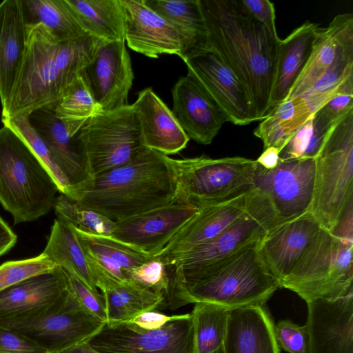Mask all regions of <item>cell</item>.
I'll list each match as a JSON object with an SVG mask.
<instances>
[{
  "label": "cell",
  "instance_id": "cell-1",
  "mask_svg": "<svg viewBox=\"0 0 353 353\" xmlns=\"http://www.w3.org/2000/svg\"><path fill=\"white\" fill-rule=\"evenodd\" d=\"M210 48L245 87L256 121L271 110L281 39L252 17L241 0H201Z\"/></svg>",
  "mask_w": 353,
  "mask_h": 353
},
{
  "label": "cell",
  "instance_id": "cell-2",
  "mask_svg": "<svg viewBox=\"0 0 353 353\" xmlns=\"http://www.w3.org/2000/svg\"><path fill=\"white\" fill-rule=\"evenodd\" d=\"M259 241L208 265L179 267L172 264L170 286L159 310H174L199 302L231 310L265 305L279 285L259 254Z\"/></svg>",
  "mask_w": 353,
  "mask_h": 353
},
{
  "label": "cell",
  "instance_id": "cell-3",
  "mask_svg": "<svg viewBox=\"0 0 353 353\" xmlns=\"http://www.w3.org/2000/svg\"><path fill=\"white\" fill-rule=\"evenodd\" d=\"M26 48L7 112L28 115L55 105L93 57L100 40L87 35L61 41L41 23H27Z\"/></svg>",
  "mask_w": 353,
  "mask_h": 353
},
{
  "label": "cell",
  "instance_id": "cell-4",
  "mask_svg": "<svg viewBox=\"0 0 353 353\" xmlns=\"http://www.w3.org/2000/svg\"><path fill=\"white\" fill-rule=\"evenodd\" d=\"M175 192L165 155L144 148L128 163L91 178L73 201L117 222L173 201Z\"/></svg>",
  "mask_w": 353,
  "mask_h": 353
},
{
  "label": "cell",
  "instance_id": "cell-5",
  "mask_svg": "<svg viewBox=\"0 0 353 353\" xmlns=\"http://www.w3.org/2000/svg\"><path fill=\"white\" fill-rule=\"evenodd\" d=\"M59 188L25 141L6 125L0 128V203L14 224L34 221L53 208Z\"/></svg>",
  "mask_w": 353,
  "mask_h": 353
},
{
  "label": "cell",
  "instance_id": "cell-6",
  "mask_svg": "<svg viewBox=\"0 0 353 353\" xmlns=\"http://www.w3.org/2000/svg\"><path fill=\"white\" fill-rule=\"evenodd\" d=\"M314 162L309 212L323 228L331 231L353 208V110L328 130Z\"/></svg>",
  "mask_w": 353,
  "mask_h": 353
},
{
  "label": "cell",
  "instance_id": "cell-7",
  "mask_svg": "<svg viewBox=\"0 0 353 353\" xmlns=\"http://www.w3.org/2000/svg\"><path fill=\"white\" fill-rule=\"evenodd\" d=\"M353 241L322 228L292 274L281 284L306 303L353 294Z\"/></svg>",
  "mask_w": 353,
  "mask_h": 353
},
{
  "label": "cell",
  "instance_id": "cell-8",
  "mask_svg": "<svg viewBox=\"0 0 353 353\" xmlns=\"http://www.w3.org/2000/svg\"><path fill=\"white\" fill-rule=\"evenodd\" d=\"M175 183V199L196 207L221 201L249 190L256 160L241 157L175 159L165 156Z\"/></svg>",
  "mask_w": 353,
  "mask_h": 353
},
{
  "label": "cell",
  "instance_id": "cell-9",
  "mask_svg": "<svg viewBox=\"0 0 353 353\" xmlns=\"http://www.w3.org/2000/svg\"><path fill=\"white\" fill-rule=\"evenodd\" d=\"M76 137L91 178L128 163L145 148L133 104L97 113Z\"/></svg>",
  "mask_w": 353,
  "mask_h": 353
},
{
  "label": "cell",
  "instance_id": "cell-10",
  "mask_svg": "<svg viewBox=\"0 0 353 353\" xmlns=\"http://www.w3.org/2000/svg\"><path fill=\"white\" fill-rule=\"evenodd\" d=\"M314 176V159L280 160L272 170L258 163L254 183L249 190L274 228L309 212Z\"/></svg>",
  "mask_w": 353,
  "mask_h": 353
},
{
  "label": "cell",
  "instance_id": "cell-11",
  "mask_svg": "<svg viewBox=\"0 0 353 353\" xmlns=\"http://www.w3.org/2000/svg\"><path fill=\"white\" fill-rule=\"evenodd\" d=\"M88 343L101 353H195L191 313L155 330L130 322L105 323Z\"/></svg>",
  "mask_w": 353,
  "mask_h": 353
},
{
  "label": "cell",
  "instance_id": "cell-12",
  "mask_svg": "<svg viewBox=\"0 0 353 353\" xmlns=\"http://www.w3.org/2000/svg\"><path fill=\"white\" fill-rule=\"evenodd\" d=\"M105 323L84 310L68 289L41 316L27 321L0 325L21 333L47 353H56L88 341Z\"/></svg>",
  "mask_w": 353,
  "mask_h": 353
},
{
  "label": "cell",
  "instance_id": "cell-13",
  "mask_svg": "<svg viewBox=\"0 0 353 353\" xmlns=\"http://www.w3.org/2000/svg\"><path fill=\"white\" fill-rule=\"evenodd\" d=\"M183 60L188 72L210 95L229 122L245 125L256 121L245 87L211 48L189 54Z\"/></svg>",
  "mask_w": 353,
  "mask_h": 353
},
{
  "label": "cell",
  "instance_id": "cell-14",
  "mask_svg": "<svg viewBox=\"0 0 353 353\" xmlns=\"http://www.w3.org/2000/svg\"><path fill=\"white\" fill-rule=\"evenodd\" d=\"M194 204L173 201L116 222L111 236L148 255L161 252L198 212Z\"/></svg>",
  "mask_w": 353,
  "mask_h": 353
},
{
  "label": "cell",
  "instance_id": "cell-15",
  "mask_svg": "<svg viewBox=\"0 0 353 353\" xmlns=\"http://www.w3.org/2000/svg\"><path fill=\"white\" fill-rule=\"evenodd\" d=\"M102 111L127 106L134 74L125 41H101L80 74Z\"/></svg>",
  "mask_w": 353,
  "mask_h": 353
},
{
  "label": "cell",
  "instance_id": "cell-16",
  "mask_svg": "<svg viewBox=\"0 0 353 353\" xmlns=\"http://www.w3.org/2000/svg\"><path fill=\"white\" fill-rule=\"evenodd\" d=\"M322 228L307 212L270 229L260 240L259 254L279 288L296 269Z\"/></svg>",
  "mask_w": 353,
  "mask_h": 353
},
{
  "label": "cell",
  "instance_id": "cell-17",
  "mask_svg": "<svg viewBox=\"0 0 353 353\" xmlns=\"http://www.w3.org/2000/svg\"><path fill=\"white\" fill-rule=\"evenodd\" d=\"M67 291V274L60 267L14 285L0 292V324L37 318Z\"/></svg>",
  "mask_w": 353,
  "mask_h": 353
},
{
  "label": "cell",
  "instance_id": "cell-18",
  "mask_svg": "<svg viewBox=\"0 0 353 353\" xmlns=\"http://www.w3.org/2000/svg\"><path fill=\"white\" fill-rule=\"evenodd\" d=\"M246 192L197 207L198 212L161 252L152 256L171 264L181 255L216 236L246 212Z\"/></svg>",
  "mask_w": 353,
  "mask_h": 353
},
{
  "label": "cell",
  "instance_id": "cell-19",
  "mask_svg": "<svg viewBox=\"0 0 353 353\" xmlns=\"http://www.w3.org/2000/svg\"><path fill=\"white\" fill-rule=\"evenodd\" d=\"M125 16V42L132 50L150 58L174 54L183 59L188 47L184 37L143 0H121Z\"/></svg>",
  "mask_w": 353,
  "mask_h": 353
},
{
  "label": "cell",
  "instance_id": "cell-20",
  "mask_svg": "<svg viewBox=\"0 0 353 353\" xmlns=\"http://www.w3.org/2000/svg\"><path fill=\"white\" fill-rule=\"evenodd\" d=\"M172 113L189 139L208 145L228 119L201 85L190 73L172 90Z\"/></svg>",
  "mask_w": 353,
  "mask_h": 353
},
{
  "label": "cell",
  "instance_id": "cell-21",
  "mask_svg": "<svg viewBox=\"0 0 353 353\" xmlns=\"http://www.w3.org/2000/svg\"><path fill=\"white\" fill-rule=\"evenodd\" d=\"M307 305L308 353H353V294Z\"/></svg>",
  "mask_w": 353,
  "mask_h": 353
},
{
  "label": "cell",
  "instance_id": "cell-22",
  "mask_svg": "<svg viewBox=\"0 0 353 353\" xmlns=\"http://www.w3.org/2000/svg\"><path fill=\"white\" fill-rule=\"evenodd\" d=\"M353 59V14H337L322 30L310 57L285 100L305 93L338 63Z\"/></svg>",
  "mask_w": 353,
  "mask_h": 353
},
{
  "label": "cell",
  "instance_id": "cell-23",
  "mask_svg": "<svg viewBox=\"0 0 353 353\" xmlns=\"http://www.w3.org/2000/svg\"><path fill=\"white\" fill-rule=\"evenodd\" d=\"M27 23L22 0L0 3V101L4 114L23 60L27 38Z\"/></svg>",
  "mask_w": 353,
  "mask_h": 353
},
{
  "label": "cell",
  "instance_id": "cell-24",
  "mask_svg": "<svg viewBox=\"0 0 353 353\" xmlns=\"http://www.w3.org/2000/svg\"><path fill=\"white\" fill-rule=\"evenodd\" d=\"M55 105L37 109L28 120L46 143L57 165L65 174L74 190H78L91 179L82 160L76 135L72 137L54 112Z\"/></svg>",
  "mask_w": 353,
  "mask_h": 353
},
{
  "label": "cell",
  "instance_id": "cell-25",
  "mask_svg": "<svg viewBox=\"0 0 353 353\" xmlns=\"http://www.w3.org/2000/svg\"><path fill=\"white\" fill-rule=\"evenodd\" d=\"M142 143L145 148L168 156L183 150L190 139L164 102L148 88L133 103Z\"/></svg>",
  "mask_w": 353,
  "mask_h": 353
},
{
  "label": "cell",
  "instance_id": "cell-26",
  "mask_svg": "<svg viewBox=\"0 0 353 353\" xmlns=\"http://www.w3.org/2000/svg\"><path fill=\"white\" fill-rule=\"evenodd\" d=\"M266 232L264 218L247 203L246 212L233 223L212 239L185 253L171 264L194 267L214 263L260 241Z\"/></svg>",
  "mask_w": 353,
  "mask_h": 353
},
{
  "label": "cell",
  "instance_id": "cell-27",
  "mask_svg": "<svg viewBox=\"0 0 353 353\" xmlns=\"http://www.w3.org/2000/svg\"><path fill=\"white\" fill-rule=\"evenodd\" d=\"M274 326L265 305L231 310L224 353H280Z\"/></svg>",
  "mask_w": 353,
  "mask_h": 353
},
{
  "label": "cell",
  "instance_id": "cell-28",
  "mask_svg": "<svg viewBox=\"0 0 353 353\" xmlns=\"http://www.w3.org/2000/svg\"><path fill=\"white\" fill-rule=\"evenodd\" d=\"M95 276L96 287L103 296L106 323L130 322L138 315L159 310L164 297L132 280L119 281L90 265Z\"/></svg>",
  "mask_w": 353,
  "mask_h": 353
},
{
  "label": "cell",
  "instance_id": "cell-29",
  "mask_svg": "<svg viewBox=\"0 0 353 353\" xmlns=\"http://www.w3.org/2000/svg\"><path fill=\"white\" fill-rule=\"evenodd\" d=\"M321 30L319 24L306 21L281 40L271 95V109L288 97L305 68Z\"/></svg>",
  "mask_w": 353,
  "mask_h": 353
},
{
  "label": "cell",
  "instance_id": "cell-30",
  "mask_svg": "<svg viewBox=\"0 0 353 353\" xmlns=\"http://www.w3.org/2000/svg\"><path fill=\"white\" fill-rule=\"evenodd\" d=\"M69 225L75 233L89 263L115 280H130V271L152 258V256L111 236L97 235Z\"/></svg>",
  "mask_w": 353,
  "mask_h": 353
},
{
  "label": "cell",
  "instance_id": "cell-31",
  "mask_svg": "<svg viewBox=\"0 0 353 353\" xmlns=\"http://www.w3.org/2000/svg\"><path fill=\"white\" fill-rule=\"evenodd\" d=\"M185 39L189 54L210 48L201 0H143Z\"/></svg>",
  "mask_w": 353,
  "mask_h": 353
},
{
  "label": "cell",
  "instance_id": "cell-32",
  "mask_svg": "<svg viewBox=\"0 0 353 353\" xmlns=\"http://www.w3.org/2000/svg\"><path fill=\"white\" fill-rule=\"evenodd\" d=\"M84 32L107 41H125L121 0H65Z\"/></svg>",
  "mask_w": 353,
  "mask_h": 353
},
{
  "label": "cell",
  "instance_id": "cell-33",
  "mask_svg": "<svg viewBox=\"0 0 353 353\" xmlns=\"http://www.w3.org/2000/svg\"><path fill=\"white\" fill-rule=\"evenodd\" d=\"M313 115L306 100L297 96L276 105L261 120L253 134L264 149L275 147L280 152L294 134Z\"/></svg>",
  "mask_w": 353,
  "mask_h": 353
},
{
  "label": "cell",
  "instance_id": "cell-34",
  "mask_svg": "<svg viewBox=\"0 0 353 353\" xmlns=\"http://www.w3.org/2000/svg\"><path fill=\"white\" fill-rule=\"evenodd\" d=\"M57 267L74 275L98 292L95 276L88 259L72 228L56 219L43 252Z\"/></svg>",
  "mask_w": 353,
  "mask_h": 353
},
{
  "label": "cell",
  "instance_id": "cell-35",
  "mask_svg": "<svg viewBox=\"0 0 353 353\" xmlns=\"http://www.w3.org/2000/svg\"><path fill=\"white\" fill-rule=\"evenodd\" d=\"M27 23H41L59 41L83 37L84 32L65 0H22Z\"/></svg>",
  "mask_w": 353,
  "mask_h": 353
},
{
  "label": "cell",
  "instance_id": "cell-36",
  "mask_svg": "<svg viewBox=\"0 0 353 353\" xmlns=\"http://www.w3.org/2000/svg\"><path fill=\"white\" fill-rule=\"evenodd\" d=\"M230 311L212 303H194L191 314L195 353H212L223 346Z\"/></svg>",
  "mask_w": 353,
  "mask_h": 353
},
{
  "label": "cell",
  "instance_id": "cell-37",
  "mask_svg": "<svg viewBox=\"0 0 353 353\" xmlns=\"http://www.w3.org/2000/svg\"><path fill=\"white\" fill-rule=\"evenodd\" d=\"M102 111L79 74L55 104L54 112L74 137L97 113Z\"/></svg>",
  "mask_w": 353,
  "mask_h": 353
},
{
  "label": "cell",
  "instance_id": "cell-38",
  "mask_svg": "<svg viewBox=\"0 0 353 353\" xmlns=\"http://www.w3.org/2000/svg\"><path fill=\"white\" fill-rule=\"evenodd\" d=\"M346 92H353V59L336 64L301 96L314 114L336 96Z\"/></svg>",
  "mask_w": 353,
  "mask_h": 353
},
{
  "label": "cell",
  "instance_id": "cell-39",
  "mask_svg": "<svg viewBox=\"0 0 353 353\" xmlns=\"http://www.w3.org/2000/svg\"><path fill=\"white\" fill-rule=\"evenodd\" d=\"M6 125L21 137L46 166L56 182L59 191L70 199L74 190L68 179L57 165L46 143L30 124L27 115L1 118Z\"/></svg>",
  "mask_w": 353,
  "mask_h": 353
},
{
  "label": "cell",
  "instance_id": "cell-40",
  "mask_svg": "<svg viewBox=\"0 0 353 353\" xmlns=\"http://www.w3.org/2000/svg\"><path fill=\"white\" fill-rule=\"evenodd\" d=\"M53 208L57 219L92 234L111 236L116 228L115 221L63 194L55 198Z\"/></svg>",
  "mask_w": 353,
  "mask_h": 353
},
{
  "label": "cell",
  "instance_id": "cell-41",
  "mask_svg": "<svg viewBox=\"0 0 353 353\" xmlns=\"http://www.w3.org/2000/svg\"><path fill=\"white\" fill-rule=\"evenodd\" d=\"M329 130L312 116L291 137L279 153L281 161L314 159Z\"/></svg>",
  "mask_w": 353,
  "mask_h": 353
},
{
  "label": "cell",
  "instance_id": "cell-42",
  "mask_svg": "<svg viewBox=\"0 0 353 353\" xmlns=\"http://www.w3.org/2000/svg\"><path fill=\"white\" fill-rule=\"evenodd\" d=\"M56 267L43 253L30 259L6 261L0 265V292Z\"/></svg>",
  "mask_w": 353,
  "mask_h": 353
},
{
  "label": "cell",
  "instance_id": "cell-43",
  "mask_svg": "<svg viewBox=\"0 0 353 353\" xmlns=\"http://www.w3.org/2000/svg\"><path fill=\"white\" fill-rule=\"evenodd\" d=\"M171 274L170 264H165L152 256L149 261L130 270L129 276L130 280L150 288L164 297L169 288Z\"/></svg>",
  "mask_w": 353,
  "mask_h": 353
},
{
  "label": "cell",
  "instance_id": "cell-44",
  "mask_svg": "<svg viewBox=\"0 0 353 353\" xmlns=\"http://www.w3.org/2000/svg\"><path fill=\"white\" fill-rule=\"evenodd\" d=\"M276 343L288 353H308L309 336L307 327L290 320L277 322L274 326Z\"/></svg>",
  "mask_w": 353,
  "mask_h": 353
},
{
  "label": "cell",
  "instance_id": "cell-45",
  "mask_svg": "<svg viewBox=\"0 0 353 353\" xmlns=\"http://www.w3.org/2000/svg\"><path fill=\"white\" fill-rule=\"evenodd\" d=\"M65 272L68 291L84 310L106 323V309L102 294L94 291L74 275Z\"/></svg>",
  "mask_w": 353,
  "mask_h": 353
},
{
  "label": "cell",
  "instance_id": "cell-46",
  "mask_svg": "<svg viewBox=\"0 0 353 353\" xmlns=\"http://www.w3.org/2000/svg\"><path fill=\"white\" fill-rule=\"evenodd\" d=\"M351 110H353V92H346L325 103L313 114V118L323 128L330 130Z\"/></svg>",
  "mask_w": 353,
  "mask_h": 353
},
{
  "label": "cell",
  "instance_id": "cell-47",
  "mask_svg": "<svg viewBox=\"0 0 353 353\" xmlns=\"http://www.w3.org/2000/svg\"><path fill=\"white\" fill-rule=\"evenodd\" d=\"M0 353H47L21 333L0 325Z\"/></svg>",
  "mask_w": 353,
  "mask_h": 353
},
{
  "label": "cell",
  "instance_id": "cell-48",
  "mask_svg": "<svg viewBox=\"0 0 353 353\" xmlns=\"http://www.w3.org/2000/svg\"><path fill=\"white\" fill-rule=\"evenodd\" d=\"M248 12L270 32L277 34L274 3L268 0H241Z\"/></svg>",
  "mask_w": 353,
  "mask_h": 353
},
{
  "label": "cell",
  "instance_id": "cell-49",
  "mask_svg": "<svg viewBox=\"0 0 353 353\" xmlns=\"http://www.w3.org/2000/svg\"><path fill=\"white\" fill-rule=\"evenodd\" d=\"M181 315L168 316L157 311L150 310L138 315L130 322L144 330H155L161 328L168 322L179 319Z\"/></svg>",
  "mask_w": 353,
  "mask_h": 353
},
{
  "label": "cell",
  "instance_id": "cell-50",
  "mask_svg": "<svg viewBox=\"0 0 353 353\" xmlns=\"http://www.w3.org/2000/svg\"><path fill=\"white\" fill-rule=\"evenodd\" d=\"M17 236L0 216V256L6 254L17 243Z\"/></svg>",
  "mask_w": 353,
  "mask_h": 353
},
{
  "label": "cell",
  "instance_id": "cell-51",
  "mask_svg": "<svg viewBox=\"0 0 353 353\" xmlns=\"http://www.w3.org/2000/svg\"><path fill=\"white\" fill-rule=\"evenodd\" d=\"M279 153L280 150L275 147L267 148L264 149L256 161L263 168L272 170L278 165L280 161Z\"/></svg>",
  "mask_w": 353,
  "mask_h": 353
},
{
  "label": "cell",
  "instance_id": "cell-52",
  "mask_svg": "<svg viewBox=\"0 0 353 353\" xmlns=\"http://www.w3.org/2000/svg\"><path fill=\"white\" fill-rule=\"evenodd\" d=\"M56 353H101L93 348L88 341L72 345L64 350Z\"/></svg>",
  "mask_w": 353,
  "mask_h": 353
},
{
  "label": "cell",
  "instance_id": "cell-53",
  "mask_svg": "<svg viewBox=\"0 0 353 353\" xmlns=\"http://www.w3.org/2000/svg\"><path fill=\"white\" fill-rule=\"evenodd\" d=\"M212 353H224L223 347H221L219 349H218L217 350L214 351Z\"/></svg>",
  "mask_w": 353,
  "mask_h": 353
}]
</instances>
